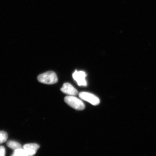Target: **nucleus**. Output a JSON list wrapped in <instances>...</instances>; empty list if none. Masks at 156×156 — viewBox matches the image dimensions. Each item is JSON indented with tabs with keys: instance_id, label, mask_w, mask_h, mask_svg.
<instances>
[{
	"instance_id": "obj_7",
	"label": "nucleus",
	"mask_w": 156,
	"mask_h": 156,
	"mask_svg": "<svg viewBox=\"0 0 156 156\" xmlns=\"http://www.w3.org/2000/svg\"><path fill=\"white\" fill-rule=\"evenodd\" d=\"M7 145L9 148L14 150V151L22 147L20 144L14 140H10L8 141L7 143Z\"/></svg>"
},
{
	"instance_id": "obj_2",
	"label": "nucleus",
	"mask_w": 156,
	"mask_h": 156,
	"mask_svg": "<svg viewBox=\"0 0 156 156\" xmlns=\"http://www.w3.org/2000/svg\"><path fill=\"white\" fill-rule=\"evenodd\" d=\"M64 101L68 105L77 110H83L85 108L83 102L75 96L68 95L66 96Z\"/></svg>"
},
{
	"instance_id": "obj_3",
	"label": "nucleus",
	"mask_w": 156,
	"mask_h": 156,
	"mask_svg": "<svg viewBox=\"0 0 156 156\" xmlns=\"http://www.w3.org/2000/svg\"><path fill=\"white\" fill-rule=\"evenodd\" d=\"M79 95L81 99L88 101L92 105H97L100 103L99 98L92 93L83 92H80Z\"/></svg>"
},
{
	"instance_id": "obj_9",
	"label": "nucleus",
	"mask_w": 156,
	"mask_h": 156,
	"mask_svg": "<svg viewBox=\"0 0 156 156\" xmlns=\"http://www.w3.org/2000/svg\"><path fill=\"white\" fill-rule=\"evenodd\" d=\"M8 139V134L4 131H0V144L4 143Z\"/></svg>"
},
{
	"instance_id": "obj_6",
	"label": "nucleus",
	"mask_w": 156,
	"mask_h": 156,
	"mask_svg": "<svg viewBox=\"0 0 156 156\" xmlns=\"http://www.w3.org/2000/svg\"><path fill=\"white\" fill-rule=\"evenodd\" d=\"M40 148V146L36 143L26 144L23 146V149L28 156H33L35 154Z\"/></svg>"
},
{
	"instance_id": "obj_10",
	"label": "nucleus",
	"mask_w": 156,
	"mask_h": 156,
	"mask_svg": "<svg viewBox=\"0 0 156 156\" xmlns=\"http://www.w3.org/2000/svg\"><path fill=\"white\" fill-rule=\"evenodd\" d=\"M5 149L2 146H0V156H5Z\"/></svg>"
},
{
	"instance_id": "obj_4",
	"label": "nucleus",
	"mask_w": 156,
	"mask_h": 156,
	"mask_svg": "<svg viewBox=\"0 0 156 156\" xmlns=\"http://www.w3.org/2000/svg\"><path fill=\"white\" fill-rule=\"evenodd\" d=\"M86 76L87 74L83 71H78L75 70L73 74V78L79 86L87 87V83L86 80Z\"/></svg>"
},
{
	"instance_id": "obj_5",
	"label": "nucleus",
	"mask_w": 156,
	"mask_h": 156,
	"mask_svg": "<svg viewBox=\"0 0 156 156\" xmlns=\"http://www.w3.org/2000/svg\"><path fill=\"white\" fill-rule=\"evenodd\" d=\"M60 90L64 94L71 96H76L79 94L76 89L69 83H65Z\"/></svg>"
},
{
	"instance_id": "obj_8",
	"label": "nucleus",
	"mask_w": 156,
	"mask_h": 156,
	"mask_svg": "<svg viewBox=\"0 0 156 156\" xmlns=\"http://www.w3.org/2000/svg\"><path fill=\"white\" fill-rule=\"evenodd\" d=\"M11 156H28L27 154L23 149V148L21 147L20 148L17 149L14 151L13 154Z\"/></svg>"
},
{
	"instance_id": "obj_1",
	"label": "nucleus",
	"mask_w": 156,
	"mask_h": 156,
	"mask_svg": "<svg viewBox=\"0 0 156 156\" xmlns=\"http://www.w3.org/2000/svg\"><path fill=\"white\" fill-rule=\"evenodd\" d=\"M38 81L42 83L52 85L58 82V78L56 73L53 71H48L38 76Z\"/></svg>"
}]
</instances>
